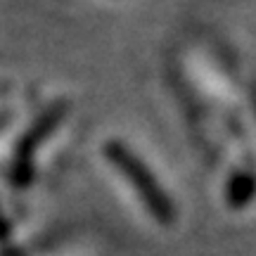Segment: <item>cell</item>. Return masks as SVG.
<instances>
[{
  "instance_id": "cell-1",
  "label": "cell",
  "mask_w": 256,
  "mask_h": 256,
  "mask_svg": "<svg viewBox=\"0 0 256 256\" xmlns=\"http://www.w3.org/2000/svg\"><path fill=\"white\" fill-rule=\"evenodd\" d=\"M110 159L114 164L119 166L121 171L128 176V180L136 185V190L140 192V197L145 200L147 209L154 214L159 220H168L174 216V206H171V202L166 197L164 192L159 190V185L152 176L147 174V168L140 162H138L136 156L128 152L126 147L121 145H110Z\"/></svg>"
}]
</instances>
